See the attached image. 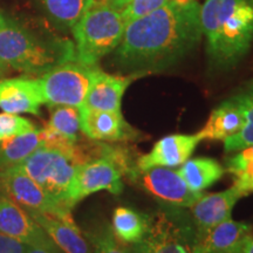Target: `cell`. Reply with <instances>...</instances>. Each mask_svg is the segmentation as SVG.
I'll list each match as a JSON object with an SVG mask.
<instances>
[{
  "mask_svg": "<svg viewBox=\"0 0 253 253\" xmlns=\"http://www.w3.org/2000/svg\"><path fill=\"white\" fill-rule=\"evenodd\" d=\"M237 253H253V235L245 240L244 244Z\"/></svg>",
  "mask_w": 253,
  "mask_h": 253,
  "instance_id": "4dcf8cb0",
  "label": "cell"
},
{
  "mask_svg": "<svg viewBox=\"0 0 253 253\" xmlns=\"http://www.w3.org/2000/svg\"><path fill=\"white\" fill-rule=\"evenodd\" d=\"M201 27L211 68L229 71L251 48L253 0H204Z\"/></svg>",
  "mask_w": 253,
  "mask_h": 253,
  "instance_id": "3957f363",
  "label": "cell"
},
{
  "mask_svg": "<svg viewBox=\"0 0 253 253\" xmlns=\"http://www.w3.org/2000/svg\"><path fill=\"white\" fill-rule=\"evenodd\" d=\"M245 125V118L242 107L233 96L223 101L217 106L203 128L197 132L202 141H225L242 131Z\"/></svg>",
  "mask_w": 253,
  "mask_h": 253,
  "instance_id": "d6986e66",
  "label": "cell"
},
{
  "mask_svg": "<svg viewBox=\"0 0 253 253\" xmlns=\"http://www.w3.org/2000/svg\"><path fill=\"white\" fill-rule=\"evenodd\" d=\"M232 96L242 107L245 125L239 134L224 141L225 153H237L253 144V80L246 82Z\"/></svg>",
  "mask_w": 253,
  "mask_h": 253,
  "instance_id": "cb8c5ba5",
  "label": "cell"
},
{
  "mask_svg": "<svg viewBox=\"0 0 253 253\" xmlns=\"http://www.w3.org/2000/svg\"><path fill=\"white\" fill-rule=\"evenodd\" d=\"M27 253H61V251L52 240H49V242L42 243V244L30 245Z\"/></svg>",
  "mask_w": 253,
  "mask_h": 253,
  "instance_id": "f546056e",
  "label": "cell"
},
{
  "mask_svg": "<svg viewBox=\"0 0 253 253\" xmlns=\"http://www.w3.org/2000/svg\"><path fill=\"white\" fill-rule=\"evenodd\" d=\"M19 166L53 201L72 210L69 192L77 168L81 166L77 158L61 150L41 145Z\"/></svg>",
  "mask_w": 253,
  "mask_h": 253,
  "instance_id": "8992f818",
  "label": "cell"
},
{
  "mask_svg": "<svg viewBox=\"0 0 253 253\" xmlns=\"http://www.w3.org/2000/svg\"><path fill=\"white\" fill-rule=\"evenodd\" d=\"M36 129L33 122L20 115L0 113V141L25 134Z\"/></svg>",
  "mask_w": 253,
  "mask_h": 253,
  "instance_id": "4316f807",
  "label": "cell"
},
{
  "mask_svg": "<svg viewBox=\"0 0 253 253\" xmlns=\"http://www.w3.org/2000/svg\"><path fill=\"white\" fill-rule=\"evenodd\" d=\"M171 0H131L128 5L121 9L126 23L135 20L163 7Z\"/></svg>",
  "mask_w": 253,
  "mask_h": 253,
  "instance_id": "83f0119b",
  "label": "cell"
},
{
  "mask_svg": "<svg viewBox=\"0 0 253 253\" xmlns=\"http://www.w3.org/2000/svg\"><path fill=\"white\" fill-rule=\"evenodd\" d=\"M199 142L197 134H173L158 140L149 153L136 161V170L145 171L153 168H172L182 166L194 153Z\"/></svg>",
  "mask_w": 253,
  "mask_h": 253,
  "instance_id": "7c38bea8",
  "label": "cell"
},
{
  "mask_svg": "<svg viewBox=\"0 0 253 253\" xmlns=\"http://www.w3.org/2000/svg\"><path fill=\"white\" fill-rule=\"evenodd\" d=\"M0 232L27 245L42 244L50 240L28 211L2 195H0Z\"/></svg>",
  "mask_w": 253,
  "mask_h": 253,
  "instance_id": "e0dca14e",
  "label": "cell"
},
{
  "mask_svg": "<svg viewBox=\"0 0 253 253\" xmlns=\"http://www.w3.org/2000/svg\"><path fill=\"white\" fill-rule=\"evenodd\" d=\"M177 172L184 179L190 190L203 192L219 181L225 173V169L214 158L198 157L183 163Z\"/></svg>",
  "mask_w": 253,
  "mask_h": 253,
  "instance_id": "ffe728a7",
  "label": "cell"
},
{
  "mask_svg": "<svg viewBox=\"0 0 253 253\" xmlns=\"http://www.w3.org/2000/svg\"><path fill=\"white\" fill-rule=\"evenodd\" d=\"M248 196L236 185L216 194L203 195L189 208V213L197 231L210 229L231 218L237 202Z\"/></svg>",
  "mask_w": 253,
  "mask_h": 253,
  "instance_id": "2e32d148",
  "label": "cell"
},
{
  "mask_svg": "<svg viewBox=\"0 0 253 253\" xmlns=\"http://www.w3.org/2000/svg\"><path fill=\"white\" fill-rule=\"evenodd\" d=\"M8 68H9V67H7V66H6L4 62L0 61V80H1V79L4 78L6 74H7V73H8Z\"/></svg>",
  "mask_w": 253,
  "mask_h": 253,
  "instance_id": "d6a6232c",
  "label": "cell"
},
{
  "mask_svg": "<svg viewBox=\"0 0 253 253\" xmlns=\"http://www.w3.org/2000/svg\"><path fill=\"white\" fill-rule=\"evenodd\" d=\"M96 0H39L41 11L59 30H71Z\"/></svg>",
  "mask_w": 253,
  "mask_h": 253,
  "instance_id": "7402d4cb",
  "label": "cell"
},
{
  "mask_svg": "<svg viewBox=\"0 0 253 253\" xmlns=\"http://www.w3.org/2000/svg\"><path fill=\"white\" fill-rule=\"evenodd\" d=\"M0 195L11 199L30 213L72 212V210L53 201L45 190L32 179L20 166L0 169Z\"/></svg>",
  "mask_w": 253,
  "mask_h": 253,
  "instance_id": "ba28073f",
  "label": "cell"
},
{
  "mask_svg": "<svg viewBox=\"0 0 253 253\" xmlns=\"http://www.w3.org/2000/svg\"><path fill=\"white\" fill-rule=\"evenodd\" d=\"M126 26L121 9L106 0H96L72 28L78 61L97 66L103 56L118 48Z\"/></svg>",
  "mask_w": 253,
  "mask_h": 253,
  "instance_id": "277c9868",
  "label": "cell"
},
{
  "mask_svg": "<svg viewBox=\"0 0 253 253\" xmlns=\"http://www.w3.org/2000/svg\"><path fill=\"white\" fill-rule=\"evenodd\" d=\"M130 181L136 183L145 192L171 207L189 209L204 194L194 192L186 185L184 179L177 170L157 167L145 171H135L129 176Z\"/></svg>",
  "mask_w": 253,
  "mask_h": 253,
  "instance_id": "30bf717a",
  "label": "cell"
},
{
  "mask_svg": "<svg viewBox=\"0 0 253 253\" xmlns=\"http://www.w3.org/2000/svg\"><path fill=\"white\" fill-rule=\"evenodd\" d=\"M42 145L40 129L0 141V169L19 166Z\"/></svg>",
  "mask_w": 253,
  "mask_h": 253,
  "instance_id": "603a6c76",
  "label": "cell"
},
{
  "mask_svg": "<svg viewBox=\"0 0 253 253\" xmlns=\"http://www.w3.org/2000/svg\"><path fill=\"white\" fill-rule=\"evenodd\" d=\"M226 170L233 177V185L246 195L253 192V144L226 160Z\"/></svg>",
  "mask_w": 253,
  "mask_h": 253,
  "instance_id": "d4e9b609",
  "label": "cell"
},
{
  "mask_svg": "<svg viewBox=\"0 0 253 253\" xmlns=\"http://www.w3.org/2000/svg\"><path fill=\"white\" fill-rule=\"evenodd\" d=\"M30 245L0 232V253H27Z\"/></svg>",
  "mask_w": 253,
  "mask_h": 253,
  "instance_id": "f1b7e54d",
  "label": "cell"
},
{
  "mask_svg": "<svg viewBox=\"0 0 253 253\" xmlns=\"http://www.w3.org/2000/svg\"><path fill=\"white\" fill-rule=\"evenodd\" d=\"M135 78L136 75L132 74H108L99 68L82 106L107 112H121L123 95Z\"/></svg>",
  "mask_w": 253,
  "mask_h": 253,
  "instance_id": "ac0fdd59",
  "label": "cell"
},
{
  "mask_svg": "<svg viewBox=\"0 0 253 253\" xmlns=\"http://www.w3.org/2000/svg\"><path fill=\"white\" fill-rule=\"evenodd\" d=\"M150 221L151 214L138 212L130 208L119 207L114 210L112 230L120 242L132 245L143 239Z\"/></svg>",
  "mask_w": 253,
  "mask_h": 253,
  "instance_id": "44dd1931",
  "label": "cell"
},
{
  "mask_svg": "<svg viewBox=\"0 0 253 253\" xmlns=\"http://www.w3.org/2000/svg\"><path fill=\"white\" fill-rule=\"evenodd\" d=\"M108 4H110L113 7L118 8V9H122L125 6H126L131 0H106Z\"/></svg>",
  "mask_w": 253,
  "mask_h": 253,
  "instance_id": "1f68e13d",
  "label": "cell"
},
{
  "mask_svg": "<svg viewBox=\"0 0 253 253\" xmlns=\"http://www.w3.org/2000/svg\"><path fill=\"white\" fill-rule=\"evenodd\" d=\"M46 235L63 253H93L91 246L81 233L72 212H31Z\"/></svg>",
  "mask_w": 253,
  "mask_h": 253,
  "instance_id": "5bb4252c",
  "label": "cell"
},
{
  "mask_svg": "<svg viewBox=\"0 0 253 253\" xmlns=\"http://www.w3.org/2000/svg\"><path fill=\"white\" fill-rule=\"evenodd\" d=\"M81 131L97 142H130L142 137L140 131L129 125L122 112H107L80 107Z\"/></svg>",
  "mask_w": 253,
  "mask_h": 253,
  "instance_id": "8fae6325",
  "label": "cell"
},
{
  "mask_svg": "<svg viewBox=\"0 0 253 253\" xmlns=\"http://www.w3.org/2000/svg\"><path fill=\"white\" fill-rule=\"evenodd\" d=\"M151 214L150 226L131 253H195L197 229L185 208L162 204Z\"/></svg>",
  "mask_w": 253,
  "mask_h": 253,
  "instance_id": "5b68a950",
  "label": "cell"
},
{
  "mask_svg": "<svg viewBox=\"0 0 253 253\" xmlns=\"http://www.w3.org/2000/svg\"><path fill=\"white\" fill-rule=\"evenodd\" d=\"M252 236V225L227 219L210 229L197 231L195 253H237Z\"/></svg>",
  "mask_w": 253,
  "mask_h": 253,
  "instance_id": "9a60e30c",
  "label": "cell"
},
{
  "mask_svg": "<svg viewBox=\"0 0 253 253\" xmlns=\"http://www.w3.org/2000/svg\"><path fill=\"white\" fill-rule=\"evenodd\" d=\"M122 169L109 157H99L77 168L73 179L69 204L72 208L88 196L99 191H109L114 195L123 190Z\"/></svg>",
  "mask_w": 253,
  "mask_h": 253,
  "instance_id": "9c48e42d",
  "label": "cell"
},
{
  "mask_svg": "<svg viewBox=\"0 0 253 253\" xmlns=\"http://www.w3.org/2000/svg\"><path fill=\"white\" fill-rule=\"evenodd\" d=\"M201 4L171 0L163 7L126 23L115 62L129 74L143 75L171 67L201 41Z\"/></svg>",
  "mask_w": 253,
  "mask_h": 253,
  "instance_id": "6da1fadb",
  "label": "cell"
},
{
  "mask_svg": "<svg viewBox=\"0 0 253 253\" xmlns=\"http://www.w3.org/2000/svg\"><path fill=\"white\" fill-rule=\"evenodd\" d=\"M97 69V66H87L74 59L41 75L39 82L45 104L80 108Z\"/></svg>",
  "mask_w": 253,
  "mask_h": 253,
  "instance_id": "52a82bcc",
  "label": "cell"
},
{
  "mask_svg": "<svg viewBox=\"0 0 253 253\" xmlns=\"http://www.w3.org/2000/svg\"><path fill=\"white\" fill-rule=\"evenodd\" d=\"M77 59L74 42L31 20L0 13V61L30 77H41Z\"/></svg>",
  "mask_w": 253,
  "mask_h": 253,
  "instance_id": "7a4b0ae2",
  "label": "cell"
},
{
  "mask_svg": "<svg viewBox=\"0 0 253 253\" xmlns=\"http://www.w3.org/2000/svg\"><path fill=\"white\" fill-rule=\"evenodd\" d=\"M96 253H131L129 246L116 238L112 227L108 225L100 227L94 232L88 233Z\"/></svg>",
  "mask_w": 253,
  "mask_h": 253,
  "instance_id": "484cf974",
  "label": "cell"
},
{
  "mask_svg": "<svg viewBox=\"0 0 253 253\" xmlns=\"http://www.w3.org/2000/svg\"><path fill=\"white\" fill-rule=\"evenodd\" d=\"M45 104L39 78H12L0 80V109L9 114L41 115Z\"/></svg>",
  "mask_w": 253,
  "mask_h": 253,
  "instance_id": "4fadbf2b",
  "label": "cell"
}]
</instances>
